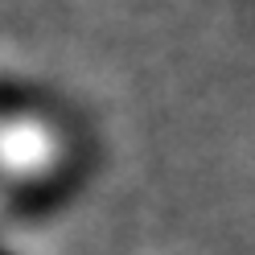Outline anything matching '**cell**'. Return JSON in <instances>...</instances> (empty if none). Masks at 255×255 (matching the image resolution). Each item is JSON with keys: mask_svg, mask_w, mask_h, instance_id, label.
<instances>
[{"mask_svg": "<svg viewBox=\"0 0 255 255\" xmlns=\"http://www.w3.org/2000/svg\"><path fill=\"white\" fill-rule=\"evenodd\" d=\"M87 169V144L62 107L33 95L0 99V206H50Z\"/></svg>", "mask_w": 255, "mask_h": 255, "instance_id": "1", "label": "cell"}]
</instances>
